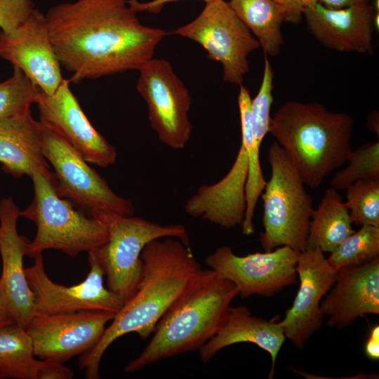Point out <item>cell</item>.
<instances>
[{
    "instance_id": "6da1fadb",
    "label": "cell",
    "mask_w": 379,
    "mask_h": 379,
    "mask_svg": "<svg viewBox=\"0 0 379 379\" xmlns=\"http://www.w3.org/2000/svg\"><path fill=\"white\" fill-rule=\"evenodd\" d=\"M128 0H77L45 13L60 62L78 83L139 70L153 58L166 30L140 22Z\"/></svg>"
},
{
    "instance_id": "7a4b0ae2",
    "label": "cell",
    "mask_w": 379,
    "mask_h": 379,
    "mask_svg": "<svg viewBox=\"0 0 379 379\" xmlns=\"http://www.w3.org/2000/svg\"><path fill=\"white\" fill-rule=\"evenodd\" d=\"M140 257L142 274L136 292L95 345L80 355L79 368L87 379L100 378L102 357L114 340L133 332L144 340L152 335L160 318L201 269L190 246L174 237L151 241Z\"/></svg>"
},
{
    "instance_id": "3957f363",
    "label": "cell",
    "mask_w": 379,
    "mask_h": 379,
    "mask_svg": "<svg viewBox=\"0 0 379 379\" xmlns=\"http://www.w3.org/2000/svg\"><path fill=\"white\" fill-rule=\"evenodd\" d=\"M237 286L215 271L201 269L160 318L149 343L125 367L135 373L160 360L199 350L225 320Z\"/></svg>"
},
{
    "instance_id": "277c9868",
    "label": "cell",
    "mask_w": 379,
    "mask_h": 379,
    "mask_svg": "<svg viewBox=\"0 0 379 379\" xmlns=\"http://www.w3.org/2000/svg\"><path fill=\"white\" fill-rule=\"evenodd\" d=\"M354 124L349 114L331 112L321 103L289 101L271 116L269 133L304 184L315 189L347 162Z\"/></svg>"
},
{
    "instance_id": "5b68a950",
    "label": "cell",
    "mask_w": 379,
    "mask_h": 379,
    "mask_svg": "<svg viewBox=\"0 0 379 379\" xmlns=\"http://www.w3.org/2000/svg\"><path fill=\"white\" fill-rule=\"evenodd\" d=\"M30 178L34 196L30 205L20 211V217L32 221L36 233L27 244V256L34 258L46 250L55 249L74 257L88 253L107 241L109 230L104 220L88 216L60 197L43 175L36 173Z\"/></svg>"
},
{
    "instance_id": "8992f818",
    "label": "cell",
    "mask_w": 379,
    "mask_h": 379,
    "mask_svg": "<svg viewBox=\"0 0 379 379\" xmlns=\"http://www.w3.org/2000/svg\"><path fill=\"white\" fill-rule=\"evenodd\" d=\"M271 177L262 192V225L260 242L265 251L287 246L300 253L306 248L313 208L298 172L275 141L268 149Z\"/></svg>"
},
{
    "instance_id": "52a82bcc",
    "label": "cell",
    "mask_w": 379,
    "mask_h": 379,
    "mask_svg": "<svg viewBox=\"0 0 379 379\" xmlns=\"http://www.w3.org/2000/svg\"><path fill=\"white\" fill-rule=\"evenodd\" d=\"M99 219L108 227L107 241L92 253L107 278V287L125 302L136 292L142 274L140 255L151 241L174 237L189 246V236L181 224L160 225L149 220L114 213H104Z\"/></svg>"
},
{
    "instance_id": "ba28073f",
    "label": "cell",
    "mask_w": 379,
    "mask_h": 379,
    "mask_svg": "<svg viewBox=\"0 0 379 379\" xmlns=\"http://www.w3.org/2000/svg\"><path fill=\"white\" fill-rule=\"evenodd\" d=\"M43 126L42 152L54 169L55 190L60 197L90 217L98 218L109 212L133 215L135 208L131 200L117 195L70 144Z\"/></svg>"
},
{
    "instance_id": "9c48e42d",
    "label": "cell",
    "mask_w": 379,
    "mask_h": 379,
    "mask_svg": "<svg viewBox=\"0 0 379 379\" xmlns=\"http://www.w3.org/2000/svg\"><path fill=\"white\" fill-rule=\"evenodd\" d=\"M168 33L199 44L209 59L221 64L224 81L239 86L249 70L248 56L260 48L258 39L225 0L206 3L195 19Z\"/></svg>"
},
{
    "instance_id": "30bf717a",
    "label": "cell",
    "mask_w": 379,
    "mask_h": 379,
    "mask_svg": "<svg viewBox=\"0 0 379 379\" xmlns=\"http://www.w3.org/2000/svg\"><path fill=\"white\" fill-rule=\"evenodd\" d=\"M138 71L136 88L146 102L152 128L165 145L184 148L192 131L189 90L165 59L153 58Z\"/></svg>"
},
{
    "instance_id": "8fae6325",
    "label": "cell",
    "mask_w": 379,
    "mask_h": 379,
    "mask_svg": "<svg viewBox=\"0 0 379 379\" xmlns=\"http://www.w3.org/2000/svg\"><path fill=\"white\" fill-rule=\"evenodd\" d=\"M251 98L241 85L238 95L241 142L228 173L218 182L201 186L185 204V212L225 228L241 225L246 211L245 188L252 141Z\"/></svg>"
},
{
    "instance_id": "7c38bea8",
    "label": "cell",
    "mask_w": 379,
    "mask_h": 379,
    "mask_svg": "<svg viewBox=\"0 0 379 379\" xmlns=\"http://www.w3.org/2000/svg\"><path fill=\"white\" fill-rule=\"evenodd\" d=\"M298 254L289 246H283L270 251L240 256L230 246H221L206 258L205 262L231 281L241 298L272 296L295 283Z\"/></svg>"
},
{
    "instance_id": "4fadbf2b",
    "label": "cell",
    "mask_w": 379,
    "mask_h": 379,
    "mask_svg": "<svg viewBox=\"0 0 379 379\" xmlns=\"http://www.w3.org/2000/svg\"><path fill=\"white\" fill-rule=\"evenodd\" d=\"M34 259V264L25 268V276L34 294L36 312L51 314L96 310L117 314L124 306L125 301L105 286L104 271L92 253H88L90 270L85 279L69 286L50 279L42 253Z\"/></svg>"
},
{
    "instance_id": "5bb4252c",
    "label": "cell",
    "mask_w": 379,
    "mask_h": 379,
    "mask_svg": "<svg viewBox=\"0 0 379 379\" xmlns=\"http://www.w3.org/2000/svg\"><path fill=\"white\" fill-rule=\"evenodd\" d=\"M115 315L96 310L51 314L36 312L26 329L36 357L63 364L91 349Z\"/></svg>"
},
{
    "instance_id": "9a60e30c",
    "label": "cell",
    "mask_w": 379,
    "mask_h": 379,
    "mask_svg": "<svg viewBox=\"0 0 379 379\" xmlns=\"http://www.w3.org/2000/svg\"><path fill=\"white\" fill-rule=\"evenodd\" d=\"M0 58L19 68L46 95H53L65 80L46 15L36 8L12 32L0 30Z\"/></svg>"
},
{
    "instance_id": "2e32d148",
    "label": "cell",
    "mask_w": 379,
    "mask_h": 379,
    "mask_svg": "<svg viewBox=\"0 0 379 379\" xmlns=\"http://www.w3.org/2000/svg\"><path fill=\"white\" fill-rule=\"evenodd\" d=\"M69 84L65 79L53 95L40 91L36 103L39 121L63 138L88 164L107 168L116 162V148L91 124Z\"/></svg>"
},
{
    "instance_id": "e0dca14e",
    "label": "cell",
    "mask_w": 379,
    "mask_h": 379,
    "mask_svg": "<svg viewBox=\"0 0 379 379\" xmlns=\"http://www.w3.org/2000/svg\"><path fill=\"white\" fill-rule=\"evenodd\" d=\"M300 286L291 307L280 320L286 338L298 349L322 325L324 314L320 305L333 286L336 271L317 247H307L298 254L296 265Z\"/></svg>"
},
{
    "instance_id": "ac0fdd59",
    "label": "cell",
    "mask_w": 379,
    "mask_h": 379,
    "mask_svg": "<svg viewBox=\"0 0 379 379\" xmlns=\"http://www.w3.org/2000/svg\"><path fill=\"white\" fill-rule=\"evenodd\" d=\"M20 211L11 197L0 200V304L26 328L36 312L23 266L29 240L17 229Z\"/></svg>"
},
{
    "instance_id": "d6986e66",
    "label": "cell",
    "mask_w": 379,
    "mask_h": 379,
    "mask_svg": "<svg viewBox=\"0 0 379 379\" xmlns=\"http://www.w3.org/2000/svg\"><path fill=\"white\" fill-rule=\"evenodd\" d=\"M320 307L329 326L346 327L358 318L379 314V257L364 265L336 271Z\"/></svg>"
},
{
    "instance_id": "ffe728a7",
    "label": "cell",
    "mask_w": 379,
    "mask_h": 379,
    "mask_svg": "<svg viewBox=\"0 0 379 379\" xmlns=\"http://www.w3.org/2000/svg\"><path fill=\"white\" fill-rule=\"evenodd\" d=\"M374 13L371 4L333 9L317 3L304 7L302 16L310 33L328 48L366 54L373 49Z\"/></svg>"
},
{
    "instance_id": "44dd1931",
    "label": "cell",
    "mask_w": 379,
    "mask_h": 379,
    "mask_svg": "<svg viewBox=\"0 0 379 379\" xmlns=\"http://www.w3.org/2000/svg\"><path fill=\"white\" fill-rule=\"evenodd\" d=\"M44 126L32 114L31 107L0 119V164L15 178L38 173L54 185V172L42 152Z\"/></svg>"
},
{
    "instance_id": "7402d4cb",
    "label": "cell",
    "mask_w": 379,
    "mask_h": 379,
    "mask_svg": "<svg viewBox=\"0 0 379 379\" xmlns=\"http://www.w3.org/2000/svg\"><path fill=\"white\" fill-rule=\"evenodd\" d=\"M285 340L278 316L267 320L253 316L245 306H230L219 331L199 350V357L203 363H207L226 347L241 343H253L270 355L269 378H272L277 358Z\"/></svg>"
},
{
    "instance_id": "603a6c76",
    "label": "cell",
    "mask_w": 379,
    "mask_h": 379,
    "mask_svg": "<svg viewBox=\"0 0 379 379\" xmlns=\"http://www.w3.org/2000/svg\"><path fill=\"white\" fill-rule=\"evenodd\" d=\"M349 210L337 190L329 187L314 208L306 248L317 247L331 253L353 230Z\"/></svg>"
},
{
    "instance_id": "cb8c5ba5",
    "label": "cell",
    "mask_w": 379,
    "mask_h": 379,
    "mask_svg": "<svg viewBox=\"0 0 379 379\" xmlns=\"http://www.w3.org/2000/svg\"><path fill=\"white\" fill-rule=\"evenodd\" d=\"M232 10L260 43L267 56H277L284 44L281 25L286 13L272 0H230Z\"/></svg>"
},
{
    "instance_id": "d4e9b609",
    "label": "cell",
    "mask_w": 379,
    "mask_h": 379,
    "mask_svg": "<svg viewBox=\"0 0 379 379\" xmlns=\"http://www.w3.org/2000/svg\"><path fill=\"white\" fill-rule=\"evenodd\" d=\"M32 338L16 322L0 328V379H35L39 359Z\"/></svg>"
},
{
    "instance_id": "484cf974",
    "label": "cell",
    "mask_w": 379,
    "mask_h": 379,
    "mask_svg": "<svg viewBox=\"0 0 379 379\" xmlns=\"http://www.w3.org/2000/svg\"><path fill=\"white\" fill-rule=\"evenodd\" d=\"M330 253L326 260L335 271L371 262L379 257V227L361 225Z\"/></svg>"
},
{
    "instance_id": "4316f807",
    "label": "cell",
    "mask_w": 379,
    "mask_h": 379,
    "mask_svg": "<svg viewBox=\"0 0 379 379\" xmlns=\"http://www.w3.org/2000/svg\"><path fill=\"white\" fill-rule=\"evenodd\" d=\"M274 73L270 61L265 56L264 71L262 82L257 95L251 101L252 124V142L251 159L253 161L260 160V149L262 140L269 133L271 119V107L273 102Z\"/></svg>"
},
{
    "instance_id": "83f0119b",
    "label": "cell",
    "mask_w": 379,
    "mask_h": 379,
    "mask_svg": "<svg viewBox=\"0 0 379 379\" xmlns=\"http://www.w3.org/2000/svg\"><path fill=\"white\" fill-rule=\"evenodd\" d=\"M345 190L352 222L379 227V178L357 181Z\"/></svg>"
},
{
    "instance_id": "f1b7e54d",
    "label": "cell",
    "mask_w": 379,
    "mask_h": 379,
    "mask_svg": "<svg viewBox=\"0 0 379 379\" xmlns=\"http://www.w3.org/2000/svg\"><path fill=\"white\" fill-rule=\"evenodd\" d=\"M348 166L335 173L330 181L331 187L346 190L357 181L379 178V142H368L351 151Z\"/></svg>"
},
{
    "instance_id": "f546056e",
    "label": "cell",
    "mask_w": 379,
    "mask_h": 379,
    "mask_svg": "<svg viewBox=\"0 0 379 379\" xmlns=\"http://www.w3.org/2000/svg\"><path fill=\"white\" fill-rule=\"evenodd\" d=\"M40 90L18 67L0 82V119L18 114L36 103Z\"/></svg>"
},
{
    "instance_id": "4dcf8cb0",
    "label": "cell",
    "mask_w": 379,
    "mask_h": 379,
    "mask_svg": "<svg viewBox=\"0 0 379 379\" xmlns=\"http://www.w3.org/2000/svg\"><path fill=\"white\" fill-rule=\"evenodd\" d=\"M34 8L32 0H0L1 31L12 32Z\"/></svg>"
},
{
    "instance_id": "1f68e13d",
    "label": "cell",
    "mask_w": 379,
    "mask_h": 379,
    "mask_svg": "<svg viewBox=\"0 0 379 379\" xmlns=\"http://www.w3.org/2000/svg\"><path fill=\"white\" fill-rule=\"evenodd\" d=\"M73 371L62 363L39 359L35 379H72Z\"/></svg>"
},
{
    "instance_id": "d6a6232c",
    "label": "cell",
    "mask_w": 379,
    "mask_h": 379,
    "mask_svg": "<svg viewBox=\"0 0 379 379\" xmlns=\"http://www.w3.org/2000/svg\"><path fill=\"white\" fill-rule=\"evenodd\" d=\"M283 8L286 22L298 24L302 18L303 6L300 0H272Z\"/></svg>"
},
{
    "instance_id": "836d02e7",
    "label": "cell",
    "mask_w": 379,
    "mask_h": 379,
    "mask_svg": "<svg viewBox=\"0 0 379 379\" xmlns=\"http://www.w3.org/2000/svg\"><path fill=\"white\" fill-rule=\"evenodd\" d=\"M176 1L179 0H152L146 2H141L138 0H128V3L137 13L149 12L152 13H159L165 4ZM202 1L207 3L212 0Z\"/></svg>"
},
{
    "instance_id": "e575fe53",
    "label": "cell",
    "mask_w": 379,
    "mask_h": 379,
    "mask_svg": "<svg viewBox=\"0 0 379 379\" xmlns=\"http://www.w3.org/2000/svg\"><path fill=\"white\" fill-rule=\"evenodd\" d=\"M366 355L372 360L379 359V326H373L364 345Z\"/></svg>"
},
{
    "instance_id": "d590c367",
    "label": "cell",
    "mask_w": 379,
    "mask_h": 379,
    "mask_svg": "<svg viewBox=\"0 0 379 379\" xmlns=\"http://www.w3.org/2000/svg\"><path fill=\"white\" fill-rule=\"evenodd\" d=\"M371 0H318L326 8L338 9L354 5L368 4Z\"/></svg>"
},
{
    "instance_id": "8d00e7d4",
    "label": "cell",
    "mask_w": 379,
    "mask_h": 379,
    "mask_svg": "<svg viewBox=\"0 0 379 379\" xmlns=\"http://www.w3.org/2000/svg\"><path fill=\"white\" fill-rule=\"evenodd\" d=\"M367 127L378 136V112H373L367 118Z\"/></svg>"
},
{
    "instance_id": "74e56055",
    "label": "cell",
    "mask_w": 379,
    "mask_h": 379,
    "mask_svg": "<svg viewBox=\"0 0 379 379\" xmlns=\"http://www.w3.org/2000/svg\"><path fill=\"white\" fill-rule=\"evenodd\" d=\"M9 312L0 304V328L15 323Z\"/></svg>"
},
{
    "instance_id": "f35d334b",
    "label": "cell",
    "mask_w": 379,
    "mask_h": 379,
    "mask_svg": "<svg viewBox=\"0 0 379 379\" xmlns=\"http://www.w3.org/2000/svg\"><path fill=\"white\" fill-rule=\"evenodd\" d=\"M304 7H310L318 3V0H300Z\"/></svg>"
}]
</instances>
